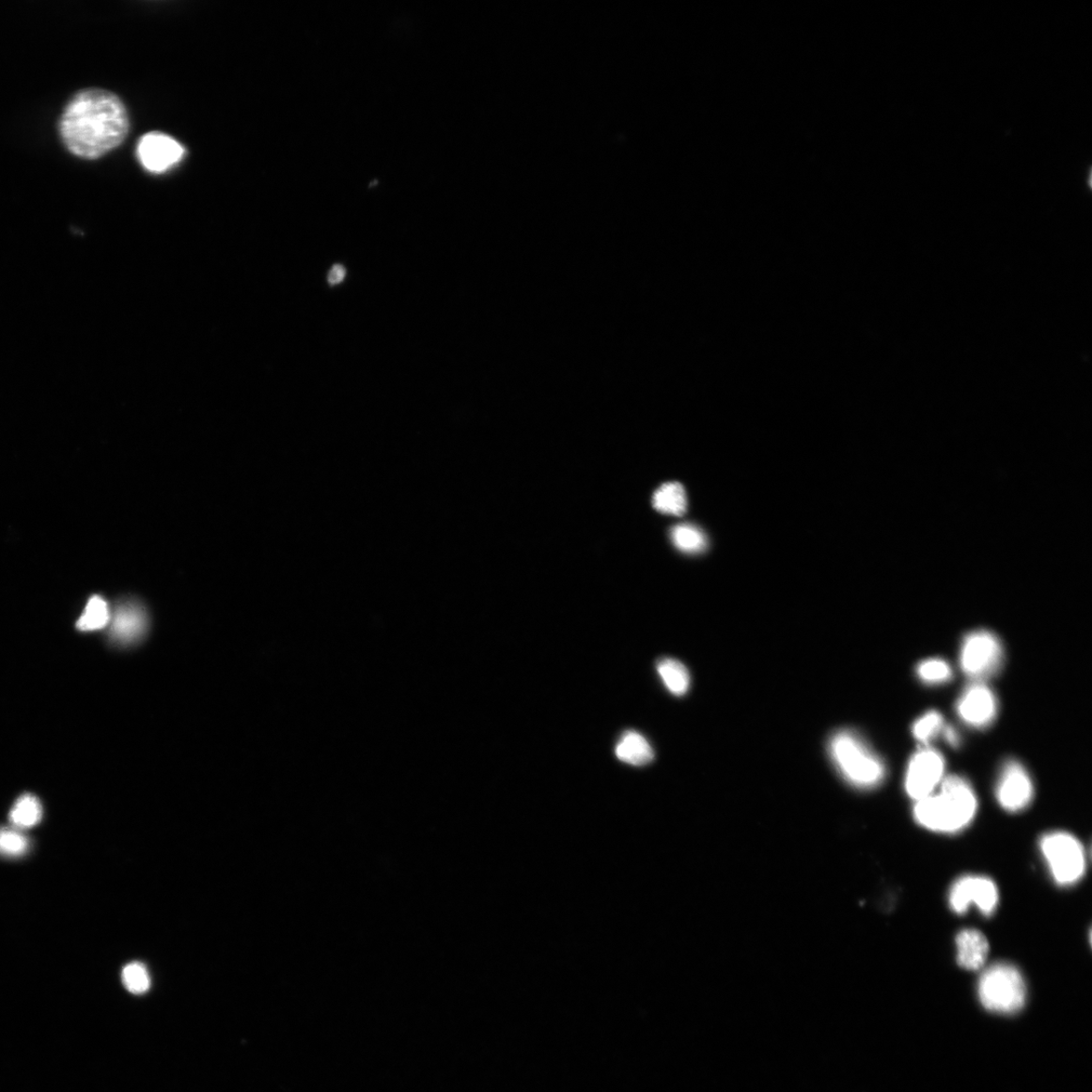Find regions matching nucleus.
I'll list each match as a JSON object with an SVG mask.
<instances>
[{"mask_svg": "<svg viewBox=\"0 0 1092 1092\" xmlns=\"http://www.w3.org/2000/svg\"><path fill=\"white\" fill-rule=\"evenodd\" d=\"M949 902L957 913H966L969 905L974 903L983 914L991 915L998 902V891L987 877L966 876L953 885Z\"/></svg>", "mask_w": 1092, "mask_h": 1092, "instance_id": "6e6552de", "label": "nucleus"}, {"mask_svg": "<svg viewBox=\"0 0 1092 1092\" xmlns=\"http://www.w3.org/2000/svg\"><path fill=\"white\" fill-rule=\"evenodd\" d=\"M944 736L952 747H958L959 743H960V738H959L958 732L952 726L944 727Z\"/></svg>", "mask_w": 1092, "mask_h": 1092, "instance_id": "393cba45", "label": "nucleus"}, {"mask_svg": "<svg viewBox=\"0 0 1092 1092\" xmlns=\"http://www.w3.org/2000/svg\"><path fill=\"white\" fill-rule=\"evenodd\" d=\"M1034 788L1028 772L1018 762H1007L998 780L996 798L1002 807L1018 812L1027 807L1033 799Z\"/></svg>", "mask_w": 1092, "mask_h": 1092, "instance_id": "1a4fd4ad", "label": "nucleus"}, {"mask_svg": "<svg viewBox=\"0 0 1092 1092\" xmlns=\"http://www.w3.org/2000/svg\"><path fill=\"white\" fill-rule=\"evenodd\" d=\"M921 680L928 684H942L952 678V670L948 663L941 659L924 661L916 669Z\"/></svg>", "mask_w": 1092, "mask_h": 1092, "instance_id": "412c9836", "label": "nucleus"}, {"mask_svg": "<svg viewBox=\"0 0 1092 1092\" xmlns=\"http://www.w3.org/2000/svg\"><path fill=\"white\" fill-rule=\"evenodd\" d=\"M658 673L665 687L676 696H683L690 687V675L685 665L674 659H663L658 663Z\"/></svg>", "mask_w": 1092, "mask_h": 1092, "instance_id": "dca6fc26", "label": "nucleus"}, {"mask_svg": "<svg viewBox=\"0 0 1092 1092\" xmlns=\"http://www.w3.org/2000/svg\"><path fill=\"white\" fill-rule=\"evenodd\" d=\"M655 508L664 514L681 516L687 509L686 491L681 484L663 485L654 496Z\"/></svg>", "mask_w": 1092, "mask_h": 1092, "instance_id": "a211bd4d", "label": "nucleus"}, {"mask_svg": "<svg viewBox=\"0 0 1092 1092\" xmlns=\"http://www.w3.org/2000/svg\"><path fill=\"white\" fill-rule=\"evenodd\" d=\"M1050 871L1060 885L1081 881L1085 872L1086 858L1083 845L1068 833H1051L1040 843Z\"/></svg>", "mask_w": 1092, "mask_h": 1092, "instance_id": "39448f33", "label": "nucleus"}, {"mask_svg": "<svg viewBox=\"0 0 1092 1092\" xmlns=\"http://www.w3.org/2000/svg\"><path fill=\"white\" fill-rule=\"evenodd\" d=\"M616 754L621 762L632 766H647L655 758L647 740L636 731H626L618 741Z\"/></svg>", "mask_w": 1092, "mask_h": 1092, "instance_id": "4468645a", "label": "nucleus"}, {"mask_svg": "<svg viewBox=\"0 0 1092 1092\" xmlns=\"http://www.w3.org/2000/svg\"><path fill=\"white\" fill-rule=\"evenodd\" d=\"M1004 650L998 638L987 631L969 633L961 648L960 664L963 672L975 680H985L1000 671Z\"/></svg>", "mask_w": 1092, "mask_h": 1092, "instance_id": "423d86ee", "label": "nucleus"}, {"mask_svg": "<svg viewBox=\"0 0 1092 1092\" xmlns=\"http://www.w3.org/2000/svg\"><path fill=\"white\" fill-rule=\"evenodd\" d=\"M976 811L977 798L970 784L952 775L942 781L938 794L916 802L914 818L929 831L954 834L966 828Z\"/></svg>", "mask_w": 1092, "mask_h": 1092, "instance_id": "f03ea898", "label": "nucleus"}, {"mask_svg": "<svg viewBox=\"0 0 1092 1092\" xmlns=\"http://www.w3.org/2000/svg\"><path fill=\"white\" fill-rule=\"evenodd\" d=\"M958 964L967 970H978L987 961L990 944L980 931L965 929L956 939Z\"/></svg>", "mask_w": 1092, "mask_h": 1092, "instance_id": "ddd939ff", "label": "nucleus"}, {"mask_svg": "<svg viewBox=\"0 0 1092 1092\" xmlns=\"http://www.w3.org/2000/svg\"><path fill=\"white\" fill-rule=\"evenodd\" d=\"M978 994L985 1008L1010 1015L1024 1006L1027 991L1019 970L1001 963L984 972L979 980Z\"/></svg>", "mask_w": 1092, "mask_h": 1092, "instance_id": "20e7f679", "label": "nucleus"}, {"mask_svg": "<svg viewBox=\"0 0 1092 1092\" xmlns=\"http://www.w3.org/2000/svg\"><path fill=\"white\" fill-rule=\"evenodd\" d=\"M962 721L975 728L990 726L996 716L997 703L992 691L983 683L970 685L957 704Z\"/></svg>", "mask_w": 1092, "mask_h": 1092, "instance_id": "9b49d317", "label": "nucleus"}, {"mask_svg": "<svg viewBox=\"0 0 1092 1092\" xmlns=\"http://www.w3.org/2000/svg\"><path fill=\"white\" fill-rule=\"evenodd\" d=\"M129 116L114 92L86 88L66 102L57 122L58 137L72 156L98 160L118 148L128 136Z\"/></svg>", "mask_w": 1092, "mask_h": 1092, "instance_id": "f257e3e1", "label": "nucleus"}, {"mask_svg": "<svg viewBox=\"0 0 1092 1092\" xmlns=\"http://www.w3.org/2000/svg\"><path fill=\"white\" fill-rule=\"evenodd\" d=\"M944 773V760L940 752L924 748L912 757L905 776V790L913 801L920 802L934 793Z\"/></svg>", "mask_w": 1092, "mask_h": 1092, "instance_id": "0eeeda50", "label": "nucleus"}, {"mask_svg": "<svg viewBox=\"0 0 1092 1092\" xmlns=\"http://www.w3.org/2000/svg\"><path fill=\"white\" fill-rule=\"evenodd\" d=\"M829 752L843 778L857 788H874L885 778L881 758L853 730L836 732L830 740Z\"/></svg>", "mask_w": 1092, "mask_h": 1092, "instance_id": "7ed1b4c3", "label": "nucleus"}, {"mask_svg": "<svg viewBox=\"0 0 1092 1092\" xmlns=\"http://www.w3.org/2000/svg\"><path fill=\"white\" fill-rule=\"evenodd\" d=\"M942 728V715L937 711H928L917 719L913 725V732L917 741L928 743L938 736Z\"/></svg>", "mask_w": 1092, "mask_h": 1092, "instance_id": "5701e85b", "label": "nucleus"}, {"mask_svg": "<svg viewBox=\"0 0 1092 1092\" xmlns=\"http://www.w3.org/2000/svg\"><path fill=\"white\" fill-rule=\"evenodd\" d=\"M148 615L145 608L136 601L119 604L110 621V637L122 647L138 643L148 631Z\"/></svg>", "mask_w": 1092, "mask_h": 1092, "instance_id": "f8f14e48", "label": "nucleus"}, {"mask_svg": "<svg viewBox=\"0 0 1092 1092\" xmlns=\"http://www.w3.org/2000/svg\"><path fill=\"white\" fill-rule=\"evenodd\" d=\"M123 983L133 994H143L150 989L151 980L148 969L141 963H131L123 969Z\"/></svg>", "mask_w": 1092, "mask_h": 1092, "instance_id": "4be33fe9", "label": "nucleus"}, {"mask_svg": "<svg viewBox=\"0 0 1092 1092\" xmlns=\"http://www.w3.org/2000/svg\"><path fill=\"white\" fill-rule=\"evenodd\" d=\"M672 538L680 551L697 553L704 549L706 540L702 532L694 526L679 525L672 531Z\"/></svg>", "mask_w": 1092, "mask_h": 1092, "instance_id": "aec40b11", "label": "nucleus"}, {"mask_svg": "<svg viewBox=\"0 0 1092 1092\" xmlns=\"http://www.w3.org/2000/svg\"><path fill=\"white\" fill-rule=\"evenodd\" d=\"M30 842L23 831L16 828L0 829V855L8 858H19L29 850Z\"/></svg>", "mask_w": 1092, "mask_h": 1092, "instance_id": "6ab92c4d", "label": "nucleus"}, {"mask_svg": "<svg viewBox=\"0 0 1092 1092\" xmlns=\"http://www.w3.org/2000/svg\"><path fill=\"white\" fill-rule=\"evenodd\" d=\"M43 809L39 799L31 794L21 796L9 812L11 827L21 831L31 829L41 821Z\"/></svg>", "mask_w": 1092, "mask_h": 1092, "instance_id": "2eb2a0df", "label": "nucleus"}, {"mask_svg": "<svg viewBox=\"0 0 1092 1092\" xmlns=\"http://www.w3.org/2000/svg\"><path fill=\"white\" fill-rule=\"evenodd\" d=\"M346 276V270L343 265L336 264L333 266L328 273V283L331 286L341 284Z\"/></svg>", "mask_w": 1092, "mask_h": 1092, "instance_id": "b1692460", "label": "nucleus"}, {"mask_svg": "<svg viewBox=\"0 0 1092 1092\" xmlns=\"http://www.w3.org/2000/svg\"><path fill=\"white\" fill-rule=\"evenodd\" d=\"M111 617L112 612L108 602L96 595L89 599L83 616L76 622V628L80 632L100 631L110 624Z\"/></svg>", "mask_w": 1092, "mask_h": 1092, "instance_id": "f3484780", "label": "nucleus"}, {"mask_svg": "<svg viewBox=\"0 0 1092 1092\" xmlns=\"http://www.w3.org/2000/svg\"><path fill=\"white\" fill-rule=\"evenodd\" d=\"M184 155L182 146L160 132L145 135L138 145L142 165L150 172L163 173L177 165Z\"/></svg>", "mask_w": 1092, "mask_h": 1092, "instance_id": "9d476101", "label": "nucleus"}]
</instances>
